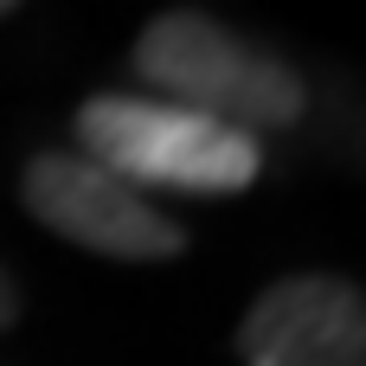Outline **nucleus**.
Listing matches in <instances>:
<instances>
[{"label": "nucleus", "instance_id": "5", "mask_svg": "<svg viewBox=\"0 0 366 366\" xmlns=\"http://www.w3.org/2000/svg\"><path fill=\"white\" fill-rule=\"evenodd\" d=\"M19 322V290H13V277L0 270V328H13Z\"/></svg>", "mask_w": 366, "mask_h": 366}, {"label": "nucleus", "instance_id": "1", "mask_svg": "<svg viewBox=\"0 0 366 366\" xmlns=\"http://www.w3.org/2000/svg\"><path fill=\"white\" fill-rule=\"evenodd\" d=\"M135 71L148 77V97L199 109L238 135L264 129H296L309 109L302 71L283 64L270 45L219 26L199 6H167L142 26L135 39Z\"/></svg>", "mask_w": 366, "mask_h": 366}, {"label": "nucleus", "instance_id": "6", "mask_svg": "<svg viewBox=\"0 0 366 366\" xmlns=\"http://www.w3.org/2000/svg\"><path fill=\"white\" fill-rule=\"evenodd\" d=\"M0 13H13V6H6V0H0Z\"/></svg>", "mask_w": 366, "mask_h": 366}, {"label": "nucleus", "instance_id": "3", "mask_svg": "<svg viewBox=\"0 0 366 366\" xmlns=\"http://www.w3.org/2000/svg\"><path fill=\"white\" fill-rule=\"evenodd\" d=\"M19 193H26V212H32L45 232H58V238L97 251V257L161 264V257H180V251H187V232H180L167 212H154L148 193L122 187L116 174H103V167L84 161L77 148H45V154H32Z\"/></svg>", "mask_w": 366, "mask_h": 366}, {"label": "nucleus", "instance_id": "4", "mask_svg": "<svg viewBox=\"0 0 366 366\" xmlns=\"http://www.w3.org/2000/svg\"><path fill=\"white\" fill-rule=\"evenodd\" d=\"M244 366H366V296L347 277H283L238 322Z\"/></svg>", "mask_w": 366, "mask_h": 366}, {"label": "nucleus", "instance_id": "2", "mask_svg": "<svg viewBox=\"0 0 366 366\" xmlns=\"http://www.w3.org/2000/svg\"><path fill=\"white\" fill-rule=\"evenodd\" d=\"M77 154L116 174L122 187H174V193H244L264 167L257 135H238L199 109L161 97L103 90L77 109Z\"/></svg>", "mask_w": 366, "mask_h": 366}]
</instances>
